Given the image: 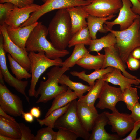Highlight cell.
I'll list each match as a JSON object with an SVG mask.
<instances>
[{"instance_id": "obj_1", "label": "cell", "mask_w": 140, "mask_h": 140, "mask_svg": "<svg viewBox=\"0 0 140 140\" xmlns=\"http://www.w3.org/2000/svg\"><path fill=\"white\" fill-rule=\"evenodd\" d=\"M48 34L54 47L66 50L73 34L70 18L66 8L58 9L49 23Z\"/></svg>"}, {"instance_id": "obj_2", "label": "cell", "mask_w": 140, "mask_h": 140, "mask_svg": "<svg viewBox=\"0 0 140 140\" xmlns=\"http://www.w3.org/2000/svg\"><path fill=\"white\" fill-rule=\"evenodd\" d=\"M48 34V28L41 22H38L26 42V50L29 52L43 51L46 55L52 59L64 57L69 54L67 50H60L55 48L47 39Z\"/></svg>"}, {"instance_id": "obj_3", "label": "cell", "mask_w": 140, "mask_h": 140, "mask_svg": "<svg viewBox=\"0 0 140 140\" xmlns=\"http://www.w3.org/2000/svg\"><path fill=\"white\" fill-rule=\"evenodd\" d=\"M140 18L136 19L132 24L123 30H115L108 28L105 24L104 27L115 36L116 42L114 46L117 49L123 63L126 64L127 60L132 51L140 46V36L139 29Z\"/></svg>"}, {"instance_id": "obj_4", "label": "cell", "mask_w": 140, "mask_h": 140, "mask_svg": "<svg viewBox=\"0 0 140 140\" xmlns=\"http://www.w3.org/2000/svg\"><path fill=\"white\" fill-rule=\"evenodd\" d=\"M55 66L51 68L47 73L48 77L45 81L40 82L39 88L36 90L34 97L37 98L40 96L36 101V103H45L54 99L58 94L66 91L68 87L65 85L59 86V80L66 71L69 68Z\"/></svg>"}, {"instance_id": "obj_5", "label": "cell", "mask_w": 140, "mask_h": 140, "mask_svg": "<svg viewBox=\"0 0 140 140\" xmlns=\"http://www.w3.org/2000/svg\"><path fill=\"white\" fill-rule=\"evenodd\" d=\"M28 56L31 63L30 72L32 75L28 95L30 97H32L34 96L36 86L41 75L50 67L62 66L63 61L60 58L54 59L48 58L43 51H39L37 53L30 52Z\"/></svg>"}, {"instance_id": "obj_6", "label": "cell", "mask_w": 140, "mask_h": 140, "mask_svg": "<svg viewBox=\"0 0 140 140\" xmlns=\"http://www.w3.org/2000/svg\"><path fill=\"white\" fill-rule=\"evenodd\" d=\"M76 99L72 101L66 112L55 122L54 128H62L69 130L85 140H89L90 134L86 130L77 114Z\"/></svg>"}, {"instance_id": "obj_7", "label": "cell", "mask_w": 140, "mask_h": 140, "mask_svg": "<svg viewBox=\"0 0 140 140\" xmlns=\"http://www.w3.org/2000/svg\"><path fill=\"white\" fill-rule=\"evenodd\" d=\"M89 0H47L39 9L30 15L28 19L20 26L23 27L37 22L38 19L46 13L52 10L68 8L83 6L90 4Z\"/></svg>"}, {"instance_id": "obj_8", "label": "cell", "mask_w": 140, "mask_h": 140, "mask_svg": "<svg viewBox=\"0 0 140 140\" xmlns=\"http://www.w3.org/2000/svg\"><path fill=\"white\" fill-rule=\"evenodd\" d=\"M122 6L121 0H94L82 6L90 15L104 17L117 13Z\"/></svg>"}, {"instance_id": "obj_9", "label": "cell", "mask_w": 140, "mask_h": 140, "mask_svg": "<svg viewBox=\"0 0 140 140\" xmlns=\"http://www.w3.org/2000/svg\"><path fill=\"white\" fill-rule=\"evenodd\" d=\"M0 108L15 117L21 116L24 111L22 100L11 92L4 84L0 83Z\"/></svg>"}, {"instance_id": "obj_10", "label": "cell", "mask_w": 140, "mask_h": 140, "mask_svg": "<svg viewBox=\"0 0 140 140\" xmlns=\"http://www.w3.org/2000/svg\"><path fill=\"white\" fill-rule=\"evenodd\" d=\"M0 31L3 38V47L5 52L9 54L27 71H30L31 63L28 52L16 45L10 39L7 33L5 23L0 25Z\"/></svg>"}, {"instance_id": "obj_11", "label": "cell", "mask_w": 140, "mask_h": 140, "mask_svg": "<svg viewBox=\"0 0 140 140\" xmlns=\"http://www.w3.org/2000/svg\"><path fill=\"white\" fill-rule=\"evenodd\" d=\"M3 38L2 33L0 36V73L4 80L9 85L13 87L18 92L23 95L27 102L30 103L29 99L25 92L28 84L27 81L19 80L12 76L9 71L7 66L5 54L3 47Z\"/></svg>"}, {"instance_id": "obj_12", "label": "cell", "mask_w": 140, "mask_h": 140, "mask_svg": "<svg viewBox=\"0 0 140 140\" xmlns=\"http://www.w3.org/2000/svg\"><path fill=\"white\" fill-rule=\"evenodd\" d=\"M96 107L101 110L110 109L112 112L117 111L116 106L120 101L123 102V92L120 87L110 85L105 81Z\"/></svg>"}, {"instance_id": "obj_13", "label": "cell", "mask_w": 140, "mask_h": 140, "mask_svg": "<svg viewBox=\"0 0 140 140\" xmlns=\"http://www.w3.org/2000/svg\"><path fill=\"white\" fill-rule=\"evenodd\" d=\"M108 119V124L111 126V131L123 137L132 129L134 122L130 114L120 113L118 110L112 113L104 111Z\"/></svg>"}, {"instance_id": "obj_14", "label": "cell", "mask_w": 140, "mask_h": 140, "mask_svg": "<svg viewBox=\"0 0 140 140\" xmlns=\"http://www.w3.org/2000/svg\"><path fill=\"white\" fill-rule=\"evenodd\" d=\"M122 6L120 9L118 16L114 20L106 21L104 23L108 28L112 29L113 26L116 25L120 26V30L125 29L130 26L136 19L140 16L132 11V5L129 0H121Z\"/></svg>"}, {"instance_id": "obj_15", "label": "cell", "mask_w": 140, "mask_h": 140, "mask_svg": "<svg viewBox=\"0 0 140 140\" xmlns=\"http://www.w3.org/2000/svg\"><path fill=\"white\" fill-rule=\"evenodd\" d=\"M40 6L34 3L20 8L15 6L5 23L12 27H19L28 19L32 13L39 9Z\"/></svg>"}, {"instance_id": "obj_16", "label": "cell", "mask_w": 140, "mask_h": 140, "mask_svg": "<svg viewBox=\"0 0 140 140\" xmlns=\"http://www.w3.org/2000/svg\"><path fill=\"white\" fill-rule=\"evenodd\" d=\"M104 59L101 69H105L111 67L120 70L123 75L126 77L132 79L139 80L136 76L132 75L126 70L127 66L121 59L118 52L114 46L104 48Z\"/></svg>"}, {"instance_id": "obj_17", "label": "cell", "mask_w": 140, "mask_h": 140, "mask_svg": "<svg viewBox=\"0 0 140 140\" xmlns=\"http://www.w3.org/2000/svg\"><path fill=\"white\" fill-rule=\"evenodd\" d=\"M108 119L104 112L99 114L95 120L89 140H119L123 138L117 134L107 132L105 126L108 124Z\"/></svg>"}, {"instance_id": "obj_18", "label": "cell", "mask_w": 140, "mask_h": 140, "mask_svg": "<svg viewBox=\"0 0 140 140\" xmlns=\"http://www.w3.org/2000/svg\"><path fill=\"white\" fill-rule=\"evenodd\" d=\"M77 113L78 116L85 130L92 131L94 123L98 116V111L94 106L77 101Z\"/></svg>"}, {"instance_id": "obj_19", "label": "cell", "mask_w": 140, "mask_h": 140, "mask_svg": "<svg viewBox=\"0 0 140 140\" xmlns=\"http://www.w3.org/2000/svg\"><path fill=\"white\" fill-rule=\"evenodd\" d=\"M38 23H35L23 27L14 28L6 24L7 33L10 39L22 48L25 50L26 42L32 31Z\"/></svg>"}, {"instance_id": "obj_20", "label": "cell", "mask_w": 140, "mask_h": 140, "mask_svg": "<svg viewBox=\"0 0 140 140\" xmlns=\"http://www.w3.org/2000/svg\"><path fill=\"white\" fill-rule=\"evenodd\" d=\"M66 9L70 18L73 35L80 30L87 26L86 19L89 14L82 6L71 7Z\"/></svg>"}, {"instance_id": "obj_21", "label": "cell", "mask_w": 140, "mask_h": 140, "mask_svg": "<svg viewBox=\"0 0 140 140\" xmlns=\"http://www.w3.org/2000/svg\"><path fill=\"white\" fill-rule=\"evenodd\" d=\"M121 72L119 69L114 68L111 72L104 75L103 78L106 82L119 86L123 93L126 88L131 87V85L137 86L140 83V79L128 78L122 74Z\"/></svg>"}, {"instance_id": "obj_22", "label": "cell", "mask_w": 140, "mask_h": 140, "mask_svg": "<svg viewBox=\"0 0 140 140\" xmlns=\"http://www.w3.org/2000/svg\"><path fill=\"white\" fill-rule=\"evenodd\" d=\"M0 135L20 140L21 132L19 123L0 115Z\"/></svg>"}, {"instance_id": "obj_23", "label": "cell", "mask_w": 140, "mask_h": 140, "mask_svg": "<svg viewBox=\"0 0 140 140\" xmlns=\"http://www.w3.org/2000/svg\"><path fill=\"white\" fill-rule=\"evenodd\" d=\"M116 15H113L104 17H99L89 15L87 18V26L92 40L96 38V34L98 31L105 33L108 31L104 27V23L108 20H110Z\"/></svg>"}, {"instance_id": "obj_24", "label": "cell", "mask_w": 140, "mask_h": 140, "mask_svg": "<svg viewBox=\"0 0 140 140\" xmlns=\"http://www.w3.org/2000/svg\"><path fill=\"white\" fill-rule=\"evenodd\" d=\"M78 98L77 94L68 87L67 90L56 96L54 98L52 105L45 116L47 117L54 110L62 107L75 99Z\"/></svg>"}, {"instance_id": "obj_25", "label": "cell", "mask_w": 140, "mask_h": 140, "mask_svg": "<svg viewBox=\"0 0 140 140\" xmlns=\"http://www.w3.org/2000/svg\"><path fill=\"white\" fill-rule=\"evenodd\" d=\"M114 68L108 67L105 69H101L95 70L90 74L85 73V71L80 72L73 71L70 72L71 74L74 76L78 77L87 82L91 87L93 86L95 82V81L96 79L102 78L103 76L107 73L111 72Z\"/></svg>"}, {"instance_id": "obj_26", "label": "cell", "mask_w": 140, "mask_h": 140, "mask_svg": "<svg viewBox=\"0 0 140 140\" xmlns=\"http://www.w3.org/2000/svg\"><path fill=\"white\" fill-rule=\"evenodd\" d=\"M96 55L89 53L78 62L76 64L85 69L96 70L101 68L104 62V55L97 52Z\"/></svg>"}, {"instance_id": "obj_27", "label": "cell", "mask_w": 140, "mask_h": 140, "mask_svg": "<svg viewBox=\"0 0 140 140\" xmlns=\"http://www.w3.org/2000/svg\"><path fill=\"white\" fill-rule=\"evenodd\" d=\"M105 82L103 77L97 79L88 93L85 95H83L77 101L90 106H94L96 100L99 97Z\"/></svg>"}, {"instance_id": "obj_28", "label": "cell", "mask_w": 140, "mask_h": 140, "mask_svg": "<svg viewBox=\"0 0 140 140\" xmlns=\"http://www.w3.org/2000/svg\"><path fill=\"white\" fill-rule=\"evenodd\" d=\"M116 42L115 36L110 32L99 39L92 40L88 49L90 52H98L103 48L114 46Z\"/></svg>"}, {"instance_id": "obj_29", "label": "cell", "mask_w": 140, "mask_h": 140, "mask_svg": "<svg viewBox=\"0 0 140 140\" xmlns=\"http://www.w3.org/2000/svg\"><path fill=\"white\" fill-rule=\"evenodd\" d=\"M83 44L75 45L72 53L70 56L62 62V67L70 68L75 64L89 53Z\"/></svg>"}, {"instance_id": "obj_30", "label": "cell", "mask_w": 140, "mask_h": 140, "mask_svg": "<svg viewBox=\"0 0 140 140\" xmlns=\"http://www.w3.org/2000/svg\"><path fill=\"white\" fill-rule=\"evenodd\" d=\"M59 83L61 85H65L70 89L73 90L79 99L83 95L84 93L88 91L92 87L80 82H73L70 79L69 76L64 74L60 77Z\"/></svg>"}, {"instance_id": "obj_31", "label": "cell", "mask_w": 140, "mask_h": 140, "mask_svg": "<svg viewBox=\"0 0 140 140\" xmlns=\"http://www.w3.org/2000/svg\"><path fill=\"white\" fill-rule=\"evenodd\" d=\"M92 40L88 28L87 26L80 30L73 35L68 46L70 48L80 44L89 45Z\"/></svg>"}, {"instance_id": "obj_32", "label": "cell", "mask_w": 140, "mask_h": 140, "mask_svg": "<svg viewBox=\"0 0 140 140\" xmlns=\"http://www.w3.org/2000/svg\"><path fill=\"white\" fill-rule=\"evenodd\" d=\"M70 102L62 107L54 110L47 117L43 119H37V121L41 126L45 125L51 127L53 128H54V124L55 122L66 112L70 104Z\"/></svg>"}, {"instance_id": "obj_33", "label": "cell", "mask_w": 140, "mask_h": 140, "mask_svg": "<svg viewBox=\"0 0 140 140\" xmlns=\"http://www.w3.org/2000/svg\"><path fill=\"white\" fill-rule=\"evenodd\" d=\"M10 68L12 73L17 79L21 80L31 78L32 75L25 68L16 61L9 53L7 55Z\"/></svg>"}, {"instance_id": "obj_34", "label": "cell", "mask_w": 140, "mask_h": 140, "mask_svg": "<svg viewBox=\"0 0 140 140\" xmlns=\"http://www.w3.org/2000/svg\"><path fill=\"white\" fill-rule=\"evenodd\" d=\"M123 102L125 103L127 108L131 110L135 105L138 102L139 97L136 87H131L126 88L123 93Z\"/></svg>"}, {"instance_id": "obj_35", "label": "cell", "mask_w": 140, "mask_h": 140, "mask_svg": "<svg viewBox=\"0 0 140 140\" xmlns=\"http://www.w3.org/2000/svg\"><path fill=\"white\" fill-rule=\"evenodd\" d=\"M49 126L41 128L37 132L34 140H55L57 132Z\"/></svg>"}, {"instance_id": "obj_36", "label": "cell", "mask_w": 140, "mask_h": 140, "mask_svg": "<svg viewBox=\"0 0 140 140\" xmlns=\"http://www.w3.org/2000/svg\"><path fill=\"white\" fill-rule=\"evenodd\" d=\"M58 131L55 140H76L79 137L75 133L68 129L60 127Z\"/></svg>"}, {"instance_id": "obj_37", "label": "cell", "mask_w": 140, "mask_h": 140, "mask_svg": "<svg viewBox=\"0 0 140 140\" xmlns=\"http://www.w3.org/2000/svg\"><path fill=\"white\" fill-rule=\"evenodd\" d=\"M15 6L13 4L10 2L0 4V25L5 23L6 20Z\"/></svg>"}, {"instance_id": "obj_38", "label": "cell", "mask_w": 140, "mask_h": 140, "mask_svg": "<svg viewBox=\"0 0 140 140\" xmlns=\"http://www.w3.org/2000/svg\"><path fill=\"white\" fill-rule=\"evenodd\" d=\"M19 124L21 132L20 140H34L35 136L31 133L29 127L23 123Z\"/></svg>"}, {"instance_id": "obj_39", "label": "cell", "mask_w": 140, "mask_h": 140, "mask_svg": "<svg viewBox=\"0 0 140 140\" xmlns=\"http://www.w3.org/2000/svg\"><path fill=\"white\" fill-rule=\"evenodd\" d=\"M35 0H0V3L10 2L19 8H22L33 3Z\"/></svg>"}, {"instance_id": "obj_40", "label": "cell", "mask_w": 140, "mask_h": 140, "mask_svg": "<svg viewBox=\"0 0 140 140\" xmlns=\"http://www.w3.org/2000/svg\"><path fill=\"white\" fill-rule=\"evenodd\" d=\"M126 63L130 70H136L140 67V60L134 58L131 54L127 58Z\"/></svg>"}, {"instance_id": "obj_41", "label": "cell", "mask_w": 140, "mask_h": 140, "mask_svg": "<svg viewBox=\"0 0 140 140\" xmlns=\"http://www.w3.org/2000/svg\"><path fill=\"white\" fill-rule=\"evenodd\" d=\"M131 111L130 116L134 123L140 122V104L139 102L135 105Z\"/></svg>"}, {"instance_id": "obj_42", "label": "cell", "mask_w": 140, "mask_h": 140, "mask_svg": "<svg viewBox=\"0 0 140 140\" xmlns=\"http://www.w3.org/2000/svg\"><path fill=\"white\" fill-rule=\"evenodd\" d=\"M140 128V122L134 123L133 128L130 133L126 137L123 138L122 140H137L136 137L137 132Z\"/></svg>"}, {"instance_id": "obj_43", "label": "cell", "mask_w": 140, "mask_h": 140, "mask_svg": "<svg viewBox=\"0 0 140 140\" xmlns=\"http://www.w3.org/2000/svg\"><path fill=\"white\" fill-rule=\"evenodd\" d=\"M132 5L131 9L135 14L140 16V2L139 0H129Z\"/></svg>"}, {"instance_id": "obj_44", "label": "cell", "mask_w": 140, "mask_h": 140, "mask_svg": "<svg viewBox=\"0 0 140 140\" xmlns=\"http://www.w3.org/2000/svg\"><path fill=\"white\" fill-rule=\"evenodd\" d=\"M21 116L27 122L31 123L34 121V116L30 112H25L23 111L22 112Z\"/></svg>"}, {"instance_id": "obj_45", "label": "cell", "mask_w": 140, "mask_h": 140, "mask_svg": "<svg viewBox=\"0 0 140 140\" xmlns=\"http://www.w3.org/2000/svg\"><path fill=\"white\" fill-rule=\"evenodd\" d=\"M34 117L38 118L41 115V111L39 107H34L30 109V112Z\"/></svg>"}, {"instance_id": "obj_46", "label": "cell", "mask_w": 140, "mask_h": 140, "mask_svg": "<svg viewBox=\"0 0 140 140\" xmlns=\"http://www.w3.org/2000/svg\"><path fill=\"white\" fill-rule=\"evenodd\" d=\"M130 54L134 58L140 60V46L135 48Z\"/></svg>"}, {"instance_id": "obj_47", "label": "cell", "mask_w": 140, "mask_h": 140, "mask_svg": "<svg viewBox=\"0 0 140 140\" xmlns=\"http://www.w3.org/2000/svg\"><path fill=\"white\" fill-rule=\"evenodd\" d=\"M0 115L9 118L13 121H16L15 119L13 117L8 115V114L4 111L1 108H0Z\"/></svg>"}, {"instance_id": "obj_48", "label": "cell", "mask_w": 140, "mask_h": 140, "mask_svg": "<svg viewBox=\"0 0 140 140\" xmlns=\"http://www.w3.org/2000/svg\"><path fill=\"white\" fill-rule=\"evenodd\" d=\"M0 140H17L16 139L13 138L8 137L0 135Z\"/></svg>"}, {"instance_id": "obj_49", "label": "cell", "mask_w": 140, "mask_h": 140, "mask_svg": "<svg viewBox=\"0 0 140 140\" xmlns=\"http://www.w3.org/2000/svg\"><path fill=\"white\" fill-rule=\"evenodd\" d=\"M0 83L2 84H4V81L3 79L2 75V74L0 73Z\"/></svg>"}, {"instance_id": "obj_50", "label": "cell", "mask_w": 140, "mask_h": 140, "mask_svg": "<svg viewBox=\"0 0 140 140\" xmlns=\"http://www.w3.org/2000/svg\"><path fill=\"white\" fill-rule=\"evenodd\" d=\"M135 87H136L138 88L139 89H140V86H135Z\"/></svg>"}, {"instance_id": "obj_51", "label": "cell", "mask_w": 140, "mask_h": 140, "mask_svg": "<svg viewBox=\"0 0 140 140\" xmlns=\"http://www.w3.org/2000/svg\"><path fill=\"white\" fill-rule=\"evenodd\" d=\"M139 34L140 36V25H139Z\"/></svg>"}, {"instance_id": "obj_52", "label": "cell", "mask_w": 140, "mask_h": 140, "mask_svg": "<svg viewBox=\"0 0 140 140\" xmlns=\"http://www.w3.org/2000/svg\"><path fill=\"white\" fill-rule=\"evenodd\" d=\"M42 0L45 3V2L46 1H47V0Z\"/></svg>"}, {"instance_id": "obj_53", "label": "cell", "mask_w": 140, "mask_h": 140, "mask_svg": "<svg viewBox=\"0 0 140 140\" xmlns=\"http://www.w3.org/2000/svg\"><path fill=\"white\" fill-rule=\"evenodd\" d=\"M89 0L92 1H93L94 0Z\"/></svg>"}, {"instance_id": "obj_54", "label": "cell", "mask_w": 140, "mask_h": 140, "mask_svg": "<svg viewBox=\"0 0 140 140\" xmlns=\"http://www.w3.org/2000/svg\"><path fill=\"white\" fill-rule=\"evenodd\" d=\"M139 0V1H140V0Z\"/></svg>"}]
</instances>
